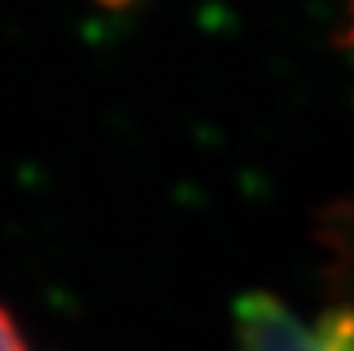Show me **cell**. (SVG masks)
Returning a JSON list of instances; mask_svg holds the SVG:
<instances>
[{
	"instance_id": "cell-4",
	"label": "cell",
	"mask_w": 354,
	"mask_h": 351,
	"mask_svg": "<svg viewBox=\"0 0 354 351\" xmlns=\"http://www.w3.org/2000/svg\"><path fill=\"white\" fill-rule=\"evenodd\" d=\"M348 3V28H344V45L354 48V0H344Z\"/></svg>"
},
{
	"instance_id": "cell-2",
	"label": "cell",
	"mask_w": 354,
	"mask_h": 351,
	"mask_svg": "<svg viewBox=\"0 0 354 351\" xmlns=\"http://www.w3.org/2000/svg\"><path fill=\"white\" fill-rule=\"evenodd\" d=\"M317 241L327 255V279L334 289V307L354 314V200L334 204L320 224Z\"/></svg>"
},
{
	"instance_id": "cell-3",
	"label": "cell",
	"mask_w": 354,
	"mask_h": 351,
	"mask_svg": "<svg viewBox=\"0 0 354 351\" xmlns=\"http://www.w3.org/2000/svg\"><path fill=\"white\" fill-rule=\"evenodd\" d=\"M0 351H28V341L17 327V321L0 307Z\"/></svg>"
},
{
	"instance_id": "cell-1",
	"label": "cell",
	"mask_w": 354,
	"mask_h": 351,
	"mask_svg": "<svg viewBox=\"0 0 354 351\" xmlns=\"http://www.w3.org/2000/svg\"><path fill=\"white\" fill-rule=\"evenodd\" d=\"M237 351H354V314L330 307L306 321L289 303L251 293L237 303Z\"/></svg>"
}]
</instances>
